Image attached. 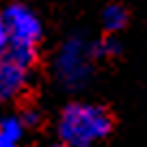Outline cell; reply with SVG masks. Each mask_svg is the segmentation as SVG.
<instances>
[{
    "mask_svg": "<svg viewBox=\"0 0 147 147\" xmlns=\"http://www.w3.org/2000/svg\"><path fill=\"white\" fill-rule=\"evenodd\" d=\"M113 128L108 110L89 102H71L63 108L56 123L61 143L69 147H93Z\"/></svg>",
    "mask_w": 147,
    "mask_h": 147,
    "instance_id": "6da1fadb",
    "label": "cell"
},
{
    "mask_svg": "<svg viewBox=\"0 0 147 147\" xmlns=\"http://www.w3.org/2000/svg\"><path fill=\"white\" fill-rule=\"evenodd\" d=\"M2 15L9 30L7 52L30 67L37 59V43L41 41V22L37 13L22 2H13L2 11Z\"/></svg>",
    "mask_w": 147,
    "mask_h": 147,
    "instance_id": "7a4b0ae2",
    "label": "cell"
},
{
    "mask_svg": "<svg viewBox=\"0 0 147 147\" xmlns=\"http://www.w3.org/2000/svg\"><path fill=\"white\" fill-rule=\"evenodd\" d=\"M93 50L91 43L82 37H69L59 48L54 56V78L67 91H78L91 78L93 67Z\"/></svg>",
    "mask_w": 147,
    "mask_h": 147,
    "instance_id": "3957f363",
    "label": "cell"
},
{
    "mask_svg": "<svg viewBox=\"0 0 147 147\" xmlns=\"http://www.w3.org/2000/svg\"><path fill=\"white\" fill-rule=\"evenodd\" d=\"M30 67L11 56L9 52L0 54V102H13L22 97L28 89Z\"/></svg>",
    "mask_w": 147,
    "mask_h": 147,
    "instance_id": "277c9868",
    "label": "cell"
},
{
    "mask_svg": "<svg viewBox=\"0 0 147 147\" xmlns=\"http://www.w3.org/2000/svg\"><path fill=\"white\" fill-rule=\"evenodd\" d=\"M26 125L20 117H2L0 121V147H22Z\"/></svg>",
    "mask_w": 147,
    "mask_h": 147,
    "instance_id": "5b68a950",
    "label": "cell"
},
{
    "mask_svg": "<svg viewBox=\"0 0 147 147\" xmlns=\"http://www.w3.org/2000/svg\"><path fill=\"white\" fill-rule=\"evenodd\" d=\"M102 24L108 32H119L128 24V13L121 5H108L102 13Z\"/></svg>",
    "mask_w": 147,
    "mask_h": 147,
    "instance_id": "8992f818",
    "label": "cell"
},
{
    "mask_svg": "<svg viewBox=\"0 0 147 147\" xmlns=\"http://www.w3.org/2000/svg\"><path fill=\"white\" fill-rule=\"evenodd\" d=\"M91 50L95 59H108V56H115L119 52V43L115 37H104V39H97L91 43Z\"/></svg>",
    "mask_w": 147,
    "mask_h": 147,
    "instance_id": "52a82bcc",
    "label": "cell"
},
{
    "mask_svg": "<svg viewBox=\"0 0 147 147\" xmlns=\"http://www.w3.org/2000/svg\"><path fill=\"white\" fill-rule=\"evenodd\" d=\"M20 119L24 121V125H26V128H32V125L39 123V113H37L35 108H26L22 115H20Z\"/></svg>",
    "mask_w": 147,
    "mask_h": 147,
    "instance_id": "ba28073f",
    "label": "cell"
},
{
    "mask_svg": "<svg viewBox=\"0 0 147 147\" xmlns=\"http://www.w3.org/2000/svg\"><path fill=\"white\" fill-rule=\"evenodd\" d=\"M9 48V30H7V22H5V15L0 13V54L7 52Z\"/></svg>",
    "mask_w": 147,
    "mask_h": 147,
    "instance_id": "9c48e42d",
    "label": "cell"
},
{
    "mask_svg": "<svg viewBox=\"0 0 147 147\" xmlns=\"http://www.w3.org/2000/svg\"><path fill=\"white\" fill-rule=\"evenodd\" d=\"M48 147H69V145H65V143H54V145H48Z\"/></svg>",
    "mask_w": 147,
    "mask_h": 147,
    "instance_id": "30bf717a",
    "label": "cell"
},
{
    "mask_svg": "<svg viewBox=\"0 0 147 147\" xmlns=\"http://www.w3.org/2000/svg\"><path fill=\"white\" fill-rule=\"evenodd\" d=\"M0 121H2V117H0Z\"/></svg>",
    "mask_w": 147,
    "mask_h": 147,
    "instance_id": "8fae6325",
    "label": "cell"
}]
</instances>
